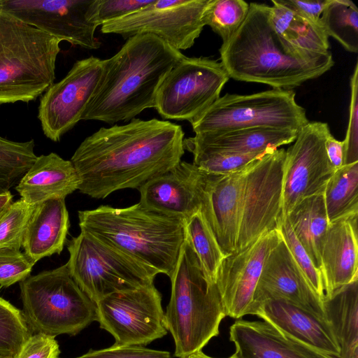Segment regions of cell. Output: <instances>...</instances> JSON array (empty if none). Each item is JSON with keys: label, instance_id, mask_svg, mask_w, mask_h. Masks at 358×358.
<instances>
[{"label": "cell", "instance_id": "obj_37", "mask_svg": "<svg viewBox=\"0 0 358 358\" xmlns=\"http://www.w3.org/2000/svg\"><path fill=\"white\" fill-rule=\"evenodd\" d=\"M279 230L294 261L313 290L323 303L326 297V287L322 273L315 266L310 257L297 240L287 218L282 220Z\"/></svg>", "mask_w": 358, "mask_h": 358}, {"label": "cell", "instance_id": "obj_16", "mask_svg": "<svg viewBox=\"0 0 358 358\" xmlns=\"http://www.w3.org/2000/svg\"><path fill=\"white\" fill-rule=\"evenodd\" d=\"M105 59L91 56L76 61L66 76L41 96L38 109L44 135L57 142L74 127L94 95L103 75Z\"/></svg>", "mask_w": 358, "mask_h": 358}, {"label": "cell", "instance_id": "obj_21", "mask_svg": "<svg viewBox=\"0 0 358 358\" xmlns=\"http://www.w3.org/2000/svg\"><path fill=\"white\" fill-rule=\"evenodd\" d=\"M357 217L353 214L329 224L321 255L325 299L358 280Z\"/></svg>", "mask_w": 358, "mask_h": 358}, {"label": "cell", "instance_id": "obj_43", "mask_svg": "<svg viewBox=\"0 0 358 358\" xmlns=\"http://www.w3.org/2000/svg\"><path fill=\"white\" fill-rule=\"evenodd\" d=\"M298 15L313 24L322 26L320 17L327 0H278Z\"/></svg>", "mask_w": 358, "mask_h": 358}, {"label": "cell", "instance_id": "obj_31", "mask_svg": "<svg viewBox=\"0 0 358 358\" xmlns=\"http://www.w3.org/2000/svg\"><path fill=\"white\" fill-rule=\"evenodd\" d=\"M320 22L329 37L347 51L358 52V8L350 0H327Z\"/></svg>", "mask_w": 358, "mask_h": 358}, {"label": "cell", "instance_id": "obj_22", "mask_svg": "<svg viewBox=\"0 0 358 358\" xmlns=\"http://www.w3.org/2000/svg\"><path fill=\"white\" fill-rule=\"evenodd\" d=\"M299 131L244 128L196 134L184 138L185 150L197 152L263 153L294 142Z\"/></svg>", "mask_w": 358, "mask_h": 358}, {"label": "cell", "instance_id": "obj_27", "mask_svg": "<svg viewBox=\"0 0 358 358\" xmlns=\"http://www.w3.org/2000/svg\"><path fill=\"white\" fill-rule=\"evenodd\" d=\"M285 218L313 264L322 273V250L329 224L323 193L303 199Z\"/></svg>", "mask_w": 358, "mask_h": 358}, {"label": "cell", "instance_id": "obj_1", "mask_svg": "<svg viewBox=\"0 0 358 358\" xmlns=\"http://www.w3.org/2000/svg\"><path fill=\"white\" fill-rule=\"evenodd\" d=\"M184 136L180 125L157 119L134 118L101 127L71 157L78 190L99 199L120 189H138L179 164L185 154Z\"/></svg>", "mask_w": 358, "mask_h": 358}, {"label": "cell", "instance_id": "obj_39", "mask_svg": "<svg viewBox=\"0 0 358 358\" xmlns=\"http://www.w3.org/2000/svg\"><path fill=\"white\" fill-rule=\"evenodd\" d=\"M344 142V165L358 162V63L350 78L348 126Z\"/></svg>", "mask_w": 358, "mask_h": 358}, {"label": "cell", "instance_id": "obj_26", "mask_svg": "<svg viewBox=\"0 0 358 358\" xmlns=\"http://www.w3.org/2000/svg\"><path fill=\"white\" fill-rule=\"evenodd\" d=\"M323 307L340 348V358H358V280L326 298Z\"/></svg>", "mask_w": 358, "mask_h": 358}, {"label": "cell", "instance_id": "obj_40", "mask_svg": "<svg viewBox=\"0 0 358 358\" xmlns=\"http://www.w3.org/2000/svg\"><path fill=\"white\" fill-rule=\"evenodd\" d=\"M75 358H171V357L168 351L152 350L144 346L113 345L101 350H90L85 354Z\"/></svg>", "mask_w": 358, "mask_h": 358}, {"label": "cell", "instance_id": "obj_2", "mask_svg": "<svg viewBox=\"0 0 358 358\" xmlns=\"http://www.w3.org/2000/svg\"><path fill=\"white\" fill-rule=\"evenodd\" d=\"M285 158L275 149L238 171L205 173L201 211L226 255L280 229Z\"/></svg>", "mask_w": 358, "mask_h": 358}, {"label": "cell", "instance_id": "obj_11", "mask_svg": "<svg viewBox=\"0 0 358 358\" xmlns=\"http://www.w3.org/2000/svg\"><path fill=\"white\" fill-rule=\"evenodd\" d=\"M229 79L221 62L185 56L159 86L155 108L164 119L191 122L220 97Z\"/></svg>", "mask_w": 358, "mask_h": 358}, {"label": "cell", "instance_id": "obj_41", "mask_svg": "<svg viewBox=\"0 0 358 358\" xmlns=\"http://www.w3.org/2000/svg\"><path fill=\"white\" fill-rule=\"evenodd\" d=\"M155 0H99L97 21L105 22L123 18L150 5Z\"/></svg>", "mask_w": 358, "mask_h": 358}, {"label": "cell", "instance_id": "obj_47", "mask_svg": "<svg viewBox=\"0 0 358 358\" xmlns=\"http://www.w3.org/2000/svg\"><path fill=\"white\" fill-rule=\"evenodd\" d=\"M229 358H238L234 354H233L231 357Z\"/></svg>", "mask_w": 358, "mask_h": 358}, {"label": "cell", "instance_id": "obj_23", "mask_svg": "<svg viewBox=\"0 0 358 358\" xmlns=\"http://www.w3.org/2000/svg\"><path fill=\"white\" fill-rule=\"evenodd\" d=\"M79 178L71 162L55 152L37 157L15 186L22 199L36 206L65 199L78 189Z\"/></svg>", "mask_w": 358, "mask_h": 358}, {"label": "cell", "instance_id": "obj_24", "mask_svg": "<svg viewBox=\"0 0 358 358\" xmlns=\"http://www.w3.org/2000/svg\"><path fill=\"white\" fill-rule=\"evenodd\" d=\"M229 339L238 358H324L287 338L264 320H236L230 327Z\"/></svg>", "mask_w": 358, "mask_h": 358}, {"label": "cell", "instance_id": "obj_25", "mask_svg": "<svg viewBox=\"0 0 358 358\" xmlns=\"http://www.w3.org/2000/svg\"><path fill=\"white\" fill-rule=\"evenodd\" d=\"M69 227L65 199H51L35 206L23 238L24 252L35 264L44 257L59 255Z\"/></svg>", "mask_w": 358, "mask_h": 358}, {"label": "cell", "instance_id": "obj_6", "mask_svg": "<svg viewBox=\"0 0 358 358\" xmlns=\"http://www.w3.org/2000/svg\"><path fill=\"white\" fill-rule=\"evenodd\" d=\"M169 278L171 292L164 313L165 327L174 341V356L185 358L201 351L219 334L226 315L215 282L206 278L186 238Z\"/></svg>", "mask_w": 358, "mask_h": 358}, {"label": "cell", "instance_id": "obj_4", "mask_svg": "<svg viewBox=\"0 0 358 358\" xmlns=\"http://www.w3.org/2000/svg\"><path fill=\"white\" fill-rule=\"evenodd\" d=\"M221 64L229 78L292 90L317 78L334 65L331 52L315 54L297 50L275 31L270 6L250 3L238 31L220 48Z\"/></svg>", "mask_w": 358, "mask_h": 358}, {"label": "cell", "instance_id": "obj_30", "mask_svg": "<svg viewBox=\"0 0 358 358\" xmlns=\"http://www.w3.org/2000/svg\"><path fill=\"white\" fill-rule=\"evenodd\" d=\"M185 238L195 252L206 278L215 282L217 270L227 256L199 210L185 221Z\"/></svg>", "mask_w": 358, "mask_h": 358}, {"label": "cell", "instance_id": "obj_32", "mask_svg": "<svg viewBox=\"0 0 358 358\" xmlns=\"http://www.w3.org/2000/svg\"><path fill=\"white\" fill-rule=\"evenodd\" d=\"M34 139L15 141L0 136V193L16 186L37 157Z\"/></svg>", "mask_w": 358, "mask_h": 358}, {"label": "cell", "instance_id": "obj_36", "mask_svg": "<svg viewBox=\"0 0 358 358\" xmlns=\"http://www.w3.org/2000/svg\"><path fill=\"white\" fill-rule=\"evenodd\" d=\"M268 152L263 153L197 152L192 154L193 164L205 173L227 175L245 168Z\"/></svg>", "mask_w": 358, "mask_h": 358}, {"label": "cell", "instance_id": "obj_3", "mask_svg": "<svg viewBox=\"0 0 358 358\" xmlns=\"http://www.w3.org/2000/svg\"><path fill=\"white\" fill-rule=\"evenodd\" d=\"M184 57L155 36L128 38L115 55L105 59L102 77L81 120L113 124L155 108L159 86Z\"/></svg>", "mask_w": 358, "mask_h": 358}, {"label": "cell", "instance_id": "obj_12", "mask_svg": "<svg viewBox=\"0 0 358 358\" xmlns=\"http://www.w3.org/2000/svg\"><path fill=\"white\" fill-rule=\"evenodd\" d=\"M96 321L113 336L115 345L145 346L168 333L154 283L101 299L96 303Z\"/></svg>", "mask_w": 358, "mask_h": 358}, {"label": "cell", "instance_id": "obj_13", "mask_svg": "<svg viewBox=\"0 0 358 358\" xmlns=\"http://www.w3.org/2000/svg\"><path fill=\"white\" fill-rule=\"evenodd\" d=\"M208 0H155L123 18L101 25L103 34L128 38L140 34L155 36L178 50L194 45L204 27L203 10Z\"/></svg>", "mask_w": 358, "mask_h": 358}, {"label": "cell", "instance_id": "obj_18", "mask_svg": "<svg viewBox=\"0 0 358 358\" xmlns=\"http://www.w3.org/2000/svg\"><path fill=\"white\" fill-rule=\"evenodd\" d=\"M268 299L286 301L326 321L322 301L310 286L282 237L264 262L249 315Z\"/></svg>", "mask_w": 358, "mask_h": 358}, {"label": "cell", "instance_id": "obj_19", "mask_svg": "<svg viewBox=\"0 0 358 358\" xmlns=\"http://www.w3.org/2000/svg\"><path fill=\"white\" fill-rule=\"evenodd\" d=\"M205 172L193 163L180 161L169 171L153 178L138 189L139 203L185 222L201 210Z\"/></svg>", "mask_w": 358, "mask_h": 358}, {"label": "cell", "instance_id": "obj_9", "mask_svg": "<svg viewBox=\"0 0 358 358\" xmlns=\"http://www.w3.org/2000/svg\"><path fill=\"white\" fill-rule=\"evenodd\" d=\"M69 272L94 303L111 294L154 283L159 273L129 255L80 231L69 241Z\"/></svg>", "mask_w": 358, "mask_h": 358}, {"label": "cell", "instance_id": "obj_14", "mask_svg": "<svg viewBox=\"0 0 358 358\" xmlns=\"http://www.w3.org/2000/svg\"><path fill=\"white\" fill-rule=\"evenodd\" d=\"M99 0H0V10L61 41L87 50L101 43L95 36Z\"/></svg>", "mask_w": 358, "mask_h": 358}, {"label": "cell", "instance_id": "obj_48", "mask_svg": "<svg viewBox=\"0 0 358 358\" xmlns=\"http://www.w3.org/2000/svg\"><path fill=\"white\" fill-rule=\"evenodd\" d=\"M0 358H9V357H5V356H3L2 355H0Z\"/></svg>", "mask_w": 358, "mask_h": 358}, {"label": "cell", "instance_id": "obj_10", "mask_svg": "<svg viewBox=\"0 0 358 358\" xmlns=\"http://www.w3.org/2000/svg\"><path fill=\"white\" fill-rule=\"evenodd\" d=\"M295 95L292 90L280 89L226 94L190 124L195 134L257 127L299 131L309 120Z\"/></svg>", "mask_w": 358, "mask_h": 358}, {"label": "cell", "instance_id": "obj_44", "mask_svg": "<svg viewBox=\"0 0 358 358\" xmlns=\"http://www.w3.org/2000/svg\"><path fill=\"white\" fill-rule=\"evenodd\" d=\"M328 159L335 171L344 166V142L336 139L329 134L325 141Z\"/></svg>", "mask_w": 358, "mask_h": 358}, {"label": "cell", "instance_id": "obj_33", "mask_svg": "<svg viewBox=\"0 0 358 358\" xmlns=\"http://www.w3.org/2000/svg\"><path fill=\"white\" fill-rule=\"evenodd\" d=\"M249 3L243 0H208L203 22L227 43L244 22Z\"/></svg>", "mask_w": 358, "mask_h": 358}, {"label": "cell", "instance_id": "obj_17", "mask_svg": "<svg viewBox=\"0 0 358 358\" xmlns=\"http://www.w3.org/2000/svg\"><path fill=\"white\" fill-rule=\"evenodd\" d=\"M281 239L279 230L267 231L223 259L215 284L226 316L238 320L249 315L264 262Z\"/></svg>", "mask_w": 358, "mask_h": 358}, {"label": "cell", "instance_id": "obj_46", "mask_svg": "<svg viewBox=\"0 0 358 358\" xmlns=\"http://www.w3.org/2000/svg\"><path fill=\"white\" fill-rule=\"evenodd\" d=\"M185 358H214L204 354L201 350L192 353Z\"/></svg>", "mask_w": 358, "mask_h": 358}, {"label": "cell", "instance_id": "obj_45", "mask_svg": "<svg viewBox=\"0 0 358 358\" xmlns=\"http://www.w3.org/2000/svg\"><path fill=\"white\" fill-rule=\"evenodd\" d=\"M13 195L10 191L0 193V218L9 206L13 202Z\"/></svg>", "mask_w": 358, "mask_h": 358}, {"label": "cell", "instance_id": "obj_42", "mask_svg": "<svg viewBox=\"0 0 358 358\" xmlns=\"http://www.w3.org/2000/svg\"><path fill=\"white\" fill-rule=\"evenodd\" d=\"M59 353L55 338L36 333L28 338L15 358H58Z\"/></svg>", "mask_w": 358, "mask_h": 358}, {"label": "cell", "instance_id": "obj_38", "mask_svg": "<svg viewBox=\"0 0 358 358\" xmlns=\"http://www.w3.org/2000/svg\"><path fill=\"white\" fill-rule=\"evenodd\" d=\"M35 263L20 250L0 248V286L8 287L30 275Z\"/></svg>", "mask_w": 358, "mask_h": 358}, {"label": "cell", "instance_id": "obj_8", "mask_svg": "<svg viewBox=\"0 0 358 358\" xmlns=\"http://www.w3.org/2000/svg\"><path fill=\"white\" fill-rule=\"evenodd\" d=\"M22 314L36 333L76 336L96 321V303L78 287L66 264L20 282Z\"/></svg>", "mask_w": 358, "mask_h": 358}, {"label": "cell", "instance_id": "obj_15", "mask_svg": "<svg viewBox=\"0 0 358 358\" xmlns=\"http://www.w3.org/2000/svg\"><path fill=\"white\" fill-rule=\"evenodd\" d=\"M329 134L327 123L309 121L299 130L294 144L285 150L282 219L303 199L323 193L327 182L335 172L325 148V141Z\"/></svg>", "mask_w": 358, "mask_h": 358}, {"label": "cell", "instance_id": "obj_20", "mask_svg": "<svg viewBox=\"0 0 358 358\" xmlns=\"http://www.w3.org/2000/svg\"><path fill=\"white\" fill-rule=\"evenodd\" d=\"M287 338L324 358H340V348L328 324L307 310L281 299H268L252 312Z\"/></svg>", "mask_w": 358, "mask_h": 358}, {"label": "cell", "instance_id": "obj_28", "mask_svg": "<svg viewBox=\"0 0 358 358\" xmlns=\"http://www.w3.org/2000/svg\"><path fill=\"white\" fill-rule=\"evenodd\" d=\"M271 2V22L284 43L302 52L315 54L329 52V36L322 26L298 15L278 0Z\"/></svg>", "mask_w": 358, "mask_h": 358}, {"label": "cell", "instance_id": "obj_34", "mask_svg": "<svg viewBox=\"0 0 358 358\" xmlns=\"http://www.w3.org/2000/svg\"><path fill=\"white\" fill-rule=\"evenodd\" d=\"M22 312L0 296V355L15 358L32 335Z\"/></svg>", "mask_w": 358, "mask_h": 358}, {"label": "cell", "instance_id": "obj_35", "mask_svg": "<svg viewBox=\"0 0 358 358\" xmlns=\"http://www.w3.org/2000/svg\"><path fill=\"white\" fill-rule=\"evenodd\" d=\"M34 206L22 199L9 206L0 218V248L20 250Z\"/></svg>", "mask_w": 358, "mask_h": 358}, {"label": "cell", "instance_id": "obj_7", "mask_svg": "<svg viewBox=\"0 0 358 358\" xmlns=\"http://www.w3.org/2000/svg\"><path fill=\"white\" fill-rule=\"evenodd\" d=\"M61 42L0 10V105L35 101L54 84Z\"/></svg>", "mask_w": 358, "mask_h": 358}, {"label": "cell", "instance_id": "obj_5", "mask_svg": "<svg viewBox=\"0 0 358 358\" xmlns=\"http://www.w3.org/2000/svg\"><path fill=\"white\" fill-rule=\"evenodd\" d=\"M80 231L172 275L185 239V222L139 202L127 208L100 206L78 213Z\"/></svg>", "mask_w": 358, "mask_h": 358}, {"label": "cell", "instance_id": "obj_29", "mask_svg": "<svg viewBox=\"0 0 358 358\" xmlns=\"http://www.w3.org/2000/svg\"><path fill=\"white\" fill-rule=\"evenodd\" d=\"M329 222L358 213V162L335 171L323 192Z\"/></svg>", "mask_w": 358, "mask_h": 358}]
</instances>
